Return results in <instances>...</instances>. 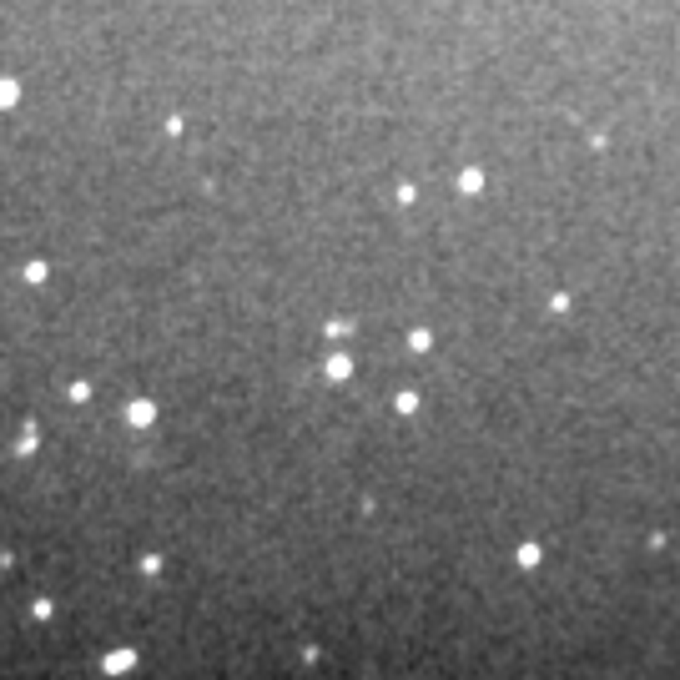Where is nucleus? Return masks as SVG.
Returning <instances> with one entry per match:
<instances>
[{"instance_id":"obj_1","label":"nucleus","mask_w":680,"mask_h":680,"mask_svg":"<svg viewBox=\"0 0 680 680\" xmlns=\"http://www.w3.org/2000/svg\"><path fill=\"white\" fill-rule=\"evenodd\" d=\"M459 187H464V192H484V172H479V166H469V172L459 177Z\"/></svg>"},{"instance_id":"obj_2","label":"nucleus","mask_w":680,"mask_h":680,"mask_svg":"<svg viewBox=\"0 0 680 680\" xmlns=\"http://www.w3.org/2000/svg\"><path fill=\"white\" fill-rule=\"evenodd\" d=\"M519 564H524V570H534V564H539V544H519Z\"/></svg>"},{"instance_id":"obj_3","label":"nucleus","mask_w":680,"mask_h":680,"mask_svg":"<svg viewBox=\"0 0 680 680\" xmlns=\"http://www.w3.org/2000/svg\"><path fill=\"white\" fill-rule=\"evenodd\" d=\"M328 373H333V378H348V373H353V363H348V358H333V363H328Z\"/></svg>"},{"instance_id":"obj_4","label":"nucleus","mask_w":680,"mask_h":680,"mask_svg":"<svg viewBox=\"0 0 680 680\" xmlns=\"http://www.w3.org/2000/svg\"><path fill=\"white\" fill-rule=\"evenodd\" d=\"M131 423H151V404H131Z\"/></svg>"},{"instance_id":"obj_5","label":"nucleus","mask_w":680,"mask_h":680,"mask_svg":"<svg viewBox=\"0 0 680 680\" xmlns=\"http://www.w3.org/2000/svg\"><path fill=\"white\" fill-rule=\"evenodd\" d=\"M11 101H16V86H11V81H0V106H11Z\"/></svg>"}]
</instances>
